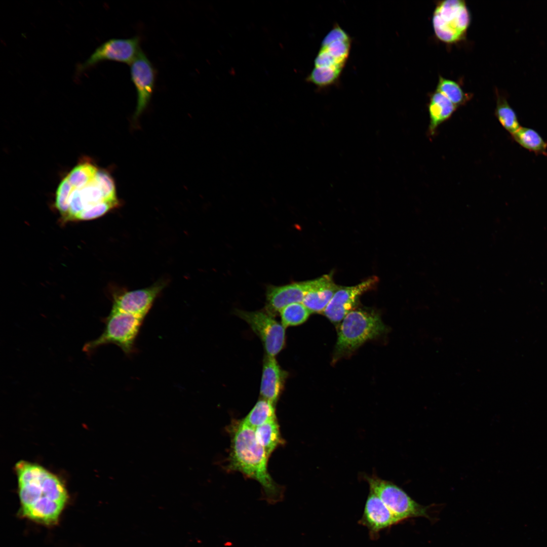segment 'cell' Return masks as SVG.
<instances>
[{
  "label": "cell",
  "instance_id": "obj_22",
  "mask_svg": "<svg viewBox=\"0 0 547 547\" xmlns=\"http://www.w3.org/2000/svg\"><path fill=\"white\" fill-rule=\"evenodd\" d=\"M98 170L93 162L84 160L75 166L66 177L74 189H81L94 180Z\"/></svg>",
  "mask_w": 547,
  "mask_h": 547
},
{
  "label": "cell",
  "instance_id": "obj_21",
  "mask_svg": "<svg viewBox=\"0 0 547 547\" xmlns=\"http://www.w3.org/2000/svg\"><path fill=\"white\" fill-rule=\"evenodd\" d=\"M276 419V406L269 401L260 398L246 417L242 419L246 424L255 429Z\"/></svg>",
  "mask_w": 547,
  "mask_h": 547
},
{
  "label": "cell",
  "instance_id": "obj_26",
  "mask_svg": "<svg viewBox=\"0 0 547 547\" xmlns=\"http://www.w3.org/2000/svg\"><path fill=\"white\" fill-rule=\"evenodd\" d=\"M120 200L104 201L84 209L77 214L73 220H88L101 217L109 211L120 206Z\"/></svg>",
  "mask_w": 547,
  "mask_h": 547
},
{
  "label": "cell",
  "instance_id": "obj_15",
  "mask_svg": "<svg viewBox=\"0 0 547 547\" xmlns=\"http://www.w3.org/2000/svg\"><path fill=\"white\" fill-rule=\"evenodd\" d=\"M315 280L314 285L305 296L302 303L311 313L322 312L340 286L334 282L331 274Z\"/></svg>",
  "mask_w": 547,
  "mask_h": 547
},
{
  "label": "cell",
  "instance_id": "obj_19",
  "mask_svg": "<svg viewBox=\"0 0 547 547\" xmlns=\"http://www.w3.org/2000/svg\"><path fill=\"white\" fill-rule=\"evenodd\" d=\"M521 146L536 154L547 155V142L535 130L521 127L512 135Z\"/></svg>",
  "mask_w": 547,
  "mask_h": 547
},
{
  "label": "cell",
  "instance_id": "obj_3",
  "mask_svg": "<svg viewBox=\"0 0 547 547\" xmlns=\"http://www.w3.org/2000/svg\"><path fill=\"white\" fill-rule=\"evenodd\" d=\"M385 329L376 312L362 309L351 310L340 325L335 358L352 353L366 341L381 335Z\"/></svg>",
  "mask_w": 547,
  "mask_h": 547
},
{
  "label": "cell",
  "instance_id": "obj_12",
  "mask_svg": "<svg viewBox=\"0 0 547 547\" xmlns=\"http://www.w3.org/2000/svg\"><path fill=\"white\" fill-rule=\"evenodd\" d=\"M315 280L294 282L282 286L269 285L266 291L265 311L275 317L281 309L294 303H302Z\"/></svg>",
  "mask_w": 547,
  "mask_h": 547
},
{
  "label": "cell",
  "instance_id": "obj_27",
  "mask_svg": "<svg viewBox=\"0 0 547 547\" xmlns=\"http://www.w3.org/2000/svg\"><path fill=\"white\" fill-rule=\"evenodd\" d=\"M78 190L83 210L95 204L107 201L95 179L88 185Z\"/></svg>",
  "mask_w": 547,
  "mask_h": 547
},
{
  "label": "cell",
  "instance_id": "obj_4",
  "mask_svg": "<svg viewBox=\"0 0 547 547\" xmlns=\"http://www.w3.org/2000/svg\"><path fill=\"white\" fill-rule=\"evenodd\" d=\"M145 318L131 313L111 309L103 321L104 330L97 339L87 342L83 350L89 355L100 346L113 344L127 356L136 351V341Z\"/></svg>",
  "mask_w": 547,
  "mask_h": 547
},
{
  "label": "cell",
  "instance_id": "obj_28",
  "mask_svg": "<svg viewBox=\"0 0 547 547\" xmlns=\"http://www.w3.org/2000/svg\"><path fill=\"white\" fill-rule=\"evenodd\" d=\"M94 179L107 201L119 200L113 178L107 171L99 170Z\"/></svg>",
  "mask_w": 547,
  "mask_h": 547
},
{
  "label": "cell",
  "instance_id": "obj_23",
  "mask_svg": "<svg viewBox=\"0 0 547 547\" xmlns=\"http://www.w3.org/2000/svg\"><path fill=\"white\" fill-rule=\"evenodd\" d=\"M436 91L447 97L457 107L465 104L471 98V95L464 92L457 82L441 76L439 77Z\"/></svg>",
  "mask_w": 547,
  "mask_h": 547
},
{
  "label": "cell",
  "instance_id": "obj_13",
  "mask_svg": "<svg viewBox=\"0 0 547 547\" xmlns=\"http://www.w3.org/2000/svg\"><path fill=\"white\" fill-rule=\"evenodd\" d=\"M358 523L367 528L370 536L372 539H376L381 531L397 524L388 508L370 490L366 501L362 517Z\"/></svg>",
  "mask_w": 547,
  "mask_h": 547
},
{
  "label": "cell",
  "instance_id": "obj_16",
  "mask_svg": "<svg viewBox=\"0 0 547 547\" xmlns=\"http://www.w3.org/2000/svg\"><path fill=\"white\" fill-rule=\"evenodd\" d=\"M457 107L447 97L437 91L431 94L428 105L429 124L428 134L433 136L438 127L448 120Z\"/></svg>",
  "mask_w": 547,
  "mask_h": 547
},
{
  "label": "cell",
  "instance_id": "obj_1",
  "mask_svg": "<svg viewBox=\"0 0 547 547\" xmlns=\"http://www.w3.org/2000/svg\"><path fill=\"white\" fill-rule=\"evenodd\" d=\"M230 448L227 470L239 472L257 481L263 491V498L275 504L284 498V490L275 482L267 469L268 457L258 442L255 429L243 420H235L228 426Z\"/></svg>",
  "mask_w": 547,
  "mask_h": 547
},
{
  "label": "cell",
  "instance_id": "obj_10",
  "mask_svg": "<svg viewBox=\"0 0 547 547\" xmlns=\"http://www.w3.org/2000/svg\"><path fill=\"white\" fill-rule=\"evenodd\" d=\"M165 285L161 281L147 288L116 293L113 295L111 309L145 318Z\"/></svg>",
  "mask_w": 547,
  "mask_h": 547
},
{
  "label": "cell",
  "instance_id": "obj_24",
  "mask_svg": "<svg viewBox=\"0 0 547 547\" xmlns=\"http://www.w3.org/2000/svg\"><path fill=\"white\" fill-rule=\"evenodd\" d=\"M311 312L302 303H294L284 307L279 312L281 324L286 328L304 323Z\"/></svg>",
  "mask_w": 547,
  "mask_h": 547
},
{
  "label": "cell",
  "instance_id": "obj_18",
  "mask_svg": "<svg viewBox=\"0 0 547 547\" xmlns=\"http://www.w3.org/2000/svg\"><path fill=\"white\" fill-rule=\"evenodd\" d=\"M255 433L258 442L264 448L268 458L278 447L285 443L277 419L257 427Z\"/></svg>",
  "mask_w": 547,
  "mask_h": 547
},
{
  "label": "cell",
  "instance_id": "obj_11",
  "mask_svg": "<svg viewBox=\"0 0 547 547\" xmlns=\"http://www.w3.org/2000/svg\"><path fill=\"white\" fill-rule=\"evenodd\" d=\"M378 282L377 277L372 276L355 286H340L323 311L324 315L333 323L340 322L354 309L360 296L374 288Z\"/></svg>",
  "mask_w": 547,
  "mask_h": 547
},
{
  "label": "cell",
  "instance_id": "obj_17",
  "mask_svg": "<svg viewBox=\"0 0 547 547\" xmlns=\"http://www.w3.org/2000/svg\"><path fill=\"white\" fill-rule=\"evenodd\" d=\"M65 504L45 499L22 510L23 515L32 520L50 524L56 521Z\"/></svg>",
  "mask_w": 547,
  "mask_h": 547
},
{
  "label": "cell",
  "instance_id": "obj_8",
  "mask_svg": "<svg viewBox=\"0 0 547 547\" xmlns=\"http://www.w3.org/2000/svg\"><path fill=\"white\" fill-rule=\"evenodd\" d=\"M138 36L127 38L110 39L96 49L91 56L77 68L81 73L104 61H113L131 64L141 49Z\"/></svg>",
  "mask_w": 547,
  "mask_h": 547
},
{
  "label": "cell",
  "instance_id": "obj_9",
  "mask_svg": "<svg viewBox=\"0 0 547 547\" xmlns=\"http://www.w3.org/2000/svg\"><path fill=\"white\" fill-rule=\"evenodd\" d=\"M131 81L137 93L133 119L137 120L148 107L154 91L156 72L153 64L141 50L131 64Z\"/></svg>",
  "mask_w": 547,
  "mask_h": 547
},
{
  "label": "cell",
  "instance_id": "obj_5",
  "mask_svg": "<svg viewBox=\"0 0 547 547\" xmlns=\"http://www.w3.org/2000/svg\"><path fill=\"white\" fill-rule=\"evenodd\" d=\"M471 20L465 1L445 0L437 4L432 16V25L439 40L452 44L465 38Z\"/></svg>",
  "mask_w": 547,
  "mask_h": 547
},
{
  "label": "cell",
  "instance_id": "obj_14",
  "mask_svg": "<svg viewBox=\"0 0 547 547\" xmlns=\"http://www.w3.org/2000/svg\"><path fill=\"white\" fill-rule=\"evenodd\" d=\"M288 374L275 357L265 354L260 387V398L276 406L284 390Z\"/></svg>",
  "mask_w": 547,
  "mask_h": 547
},
{
  "label": "cell",
  "instance_id": "obj_25",
  "mask_svg": "<svg viewBox=\"0 0 547 547\" xmlns=\"http://www.w3.org/2000/svg\"><path fill=\"white\" fill-rule=\"evenodd\" d=\"M74 189L66 176L61 180L57 189L55 205L61 214L62 219L68 212L70 199Z\"/></svg>",
  "mask_w": 547,
  "mask_h": 547
},
{
  "label": "cell",
  "instance_id": "obj_6",
  "mask_svg": "<svg viewBox=\"0 0 547 547\" xmlns=\"http://www.w3.org/2000/svg\"><path fill=\"white\" fill-rule=\"evenodd\" d=\"M367 480L370 490L388 508L397 523L411 518H430L427 507L418 503L393 483L373 476L368 477Z\"/></svg>",
  "mask_w": 547,
  "mask_h": 547
},
{
  "label": "cell",
  "instance_id": "obj_2",
  "mask_svg": "<svg viewBox=\"0 0 547 547\" xmlns=\"http://www.w3.org/2000/svg\"><path fill=\"white\" fill-rule=\"evenodd\" d=\"M16 470L22 510L46 499L65 503L66 490L55 475L40 465L24 461L16 464Z\"/></svg>",
  "mask_w": 547,
  "mask_h": 547
},
{
  "label": "cell",
  "instance_id": "obj_20",
  "mask_svg": "<svg viewBox=\"0 0 547 547\" xmlns=\"http://www.w3.org/2000/svg\"><path fill=\"white\" fill-rule=\"evenodd\" d=\"M496 95L495 115L503 128L512 135L521 127L518 116L505 96L497 90H496Z\"/></svg>",
  "mask_w": 547,
  "mask_h": 547
},
{
  "label": "cell",
  "instance_id": "obj_7",
  "mask_svg": "<svg viewBox=\"0 0 547 547\" xmlns=\"http://www.w3.org/2000/svg\"><path fill=\"white\" fill-rule=\"evenodd\" d=\"M235 314L245 321L261 340L265 354L276 357L286 345L285 328L274 316L265 311L236 309Z\"/></svg>",
  "mask_w": 547,
  "mask_h": 547
}]
</instances>
